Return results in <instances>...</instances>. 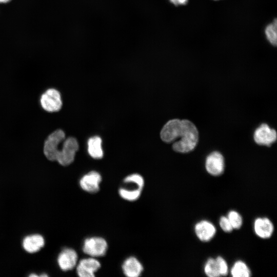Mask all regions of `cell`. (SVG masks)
<instances>
[{"mask_svg": "<svg viewBox=\"0 0 277 277\" xmlns=\"http://www.w3.org/2000/svg\"><path fill=\"white\" fill-rule=\"evenodd\" d=\"M142 190L137 187H121L118 190V193L124 200L133 202L138 199L141 195Z\"/></svg>", "mask_w": 277, "mask_h": 277, "instance_id": "obj_17", "label": "cell"}, {"mask_svg": "<svg viewBox=\"0 0 277 277\" xmlns=\"http://www.w3.org/2000/svg\"><path fill=\"white\" fill-rule=\"evenodd\" d=\"M224 167V159L221 153L213 151L207 156L205 168L210 174L214 176L220 175L223 173Z\"/></svg>", "mask_w": 277, "mask_h": 277, "instance_id": "obj_8", "label": "cell"}, {"mask_svg": "<svg viewBox=\"0 0 277 277\" xmlns=\"http://www.w3.org/2000/svg\"><path fill=\"white\" fill-rule=\"evenodd\" d=\"M88 152L93 159H99L103 156L101 137L95 136L90 138L88 141Z\"/></svg>", "mask_w": 277, "mask_h": 277, "instance_id": "obj_16", "label": "cell"}, {"mask_svg": "<svg viewBox=\"0 0 277 277\" xmlns=\"http://www.w3.org/2000/svg\"><path fill=\"white\" fill-rule=\"evenodd\" d=\"M62 147L58 151L56 161L60 165L66 166L71 164L75 158L76 151L78 149L77 140L69 137L63 141Z\"/></svg>", "mask_w": 277, "mask_h": 277, "instance_id": "obj_3", "label": "cell"}, {"mask_svg": "<svg viewBox=\"0 0 277 277\" xmlns=\"http://www.w3.org/2000/svg\"><path fill=\"white\" fill-rule=\"evenodd\" d=\"M182 124V120L173 119L169 121L163 127L160 136L165 142L171 143L176 140Z\"/></svg>", "mask_w": 277, "mask_h": 277, "instance_id": "obj_11", "label": "cell"}, {"mask_svg": "<svg viewBox=\"0 0 277 277\" xmlns=\"http://www.w3.org/2000/svg\"><path fill=\"white\" fill-rule=\"evenodd\" d=\"M276 19L267 26L265 29V34L269 42L274 46L277 43V31H276Z\"/></svg>", "mask_w": 277, "mask_h": 277, "instance_id": "obj_20", "label": "cell"}, {"mask_svg": "<svg viewBox=\"0 0 277 277\" xmlns=\"http://www.w3.org/2000/svg\"><path fill=\"white\" fill-rule=\"evenodd\" d=\"M177 138H179V140L172 145V148L175 151L187 153L193 150L199 140V132L194 124L187 120H182Z\"/></svg>", "mask_w": 277, "mask_h": 277, "instance_id": "obj_1", "label": "cell"}, {"mask_svg": "<svg viewBox=\"0 0 277 277\" xmlns=\"http://www.w3.org/2000/svg\"><path fill=\"white\" fill-rule=\"evenodd\" d=\"M11 0H0L1 4H6L10 2Z\"/></svg>", "mask_w": 277, "mask_h": 277, "instance_id": "obj_26", "label": "cell"}, {"mask_svg": "<svg viewBox=\"0 0 277 277\" xmlns=\"http://www.w3.org/2000/svg\"><path fill=\"white\" fill-rule=\"evenodd\" d=\"M45 245V239L38 234H34L26 236L23 241L24 249L30 253L39 251Z\"/></svg>", "mask_w": 277, "mask_h": 277, "instance_id": "obj_15", "label": "cell"}, {"mask_svg": "<svg viewBox=\"0 0 277 277\" xmlns=\"http://www.w3.org/2000/svg\"><path fill=\"white\" fill-rule=\"evenodd\" d=\"M101 181V174L96 171H92L81 177L79 184L84 191L93 193L99 190Z\"/></svg>", "mask_w": 277, "mask_h": 277, "instance_id": "obj_10", "label": "cell"}, {"mask_svg": "<svg viewBox=\"0 0 277 277\" xmlns=\"http://www.w3.org/2000/svg\"><path fill=\"white\" fill-rule=\"evenodd\" d=\"M107 249V241L105 239L100 236L87 238L85 240L82 247L84 253L95 258L104 256Z\"/></svg>", "mask_w": 277, "mask_h": 277, "instance_id": "obj_4", "label": "cell"}, {"mask_svg": "<svg viewBox=\"0 0 277 277\" xmlns=\"http://www.w3.org/2000/svg\"><path fill=\"white\" fill-rule=\"evenodd\" d=\"M122 270L127 277H138L143 271V266L139 260L134 256L127 258L122 264Z\"/></svg>", "mask_w": 277, "mask_h": 277, "instance_id": "obj_14", "label": "cell"}, {"mask_svg": "<svg viewBox=\"0 0 277 277\" xmlns=\"http://www.w3.org/2000/svg\"><path fill=\"white\" fill-rule=\"evenodd\" d=\"M233 229H239L242 225L243 220L241 215L237 212L234 210L230 211L227 215Z\"/></svg>", "mask_w": 277, "mask_h": 277, "instance_id": "obj_22", "label": "cell"}, {"mask_svg": "<svg viewBox=\"0 0 277 277\" xmlns=\"http://www.w3.org/2000/svg\"><path fill=\"white\" fill-rule=\"evenodd\" d=\"M220 226L222 229L226 232H230L232 231L233 228L227 217L222 216L220 219Z\"/></svg>", "mask_w": 277, "mask_h": 277, "instance_id": "obj_24", "label": "cell"}, {"mask_svg": "<svg viewBox=\"0 0 277 277\" xmlns=\"http://www.w3.org/2000/svg\"><path fill=\"white\" fill-rule=\"evenodd\" d=\"M101 266L100 262L95 258L83 259L76 265V273L80 277H94Z\"/></svg>", "mask_w": 277, "mask_h": 277, "instance_id": "obj_7", "label": "cell"}, {"mask_svg": "<svg viewBox=\"0 0 277 277\" xmlns=\"http://www.w3.org/2000/svg\"><path fill=\"white\" fill-rule=\"evenodd\" d=\"M254 230L256 234L262 239L271 236L274 227L272 223L267 217H258L254 222Z\"/></svg>", "mask_w": 277, "mask_h": 277, "instance_id": "obj_13", "label": "cell"}, {"mask_svg": "<svg viewBox=\"0 0 277 277\" xmlns=\"http://www.w3.org/2000/svg\"><path fill=\"white\" fill-rule=\"evenodd\" d=\"M170 2L174 5H185L188 2V0H169Z\"/></svg>", "mask_w": 277, "mask_h": 277, "instance_id": "obj_25", "label": "cell"}, {"mask_svg": "<svg viewBox=\"0 0 277 277\" xmlns=\"http://www.w3.org/2000/svg\"><path fill=\"white\" fill-rule=\"evenodd\" d=\"M78 255L72 248L64 249L59 254L57 262L60 268L67 271L73 269L77 264Z\"/></svg>", "mask_w": 277, "mask_h": 277, "instance_id": "obj_9", "label": "cell"}, {"mask_svg": "<svg viewBox=\"0 0 277 277\" xmlns=\"http://www.w3.org/2000/svg\"><path fill=\"white\" fill-rule=\"evenodd\" d=\"M65 138V133L62 129H57L48 136L44 144L43 152L48 160L56 161L59 145Z\"/></svg>", "mask_w": 277, "mask_h": 277, "instance_id": "obj_2", "label": "cell"}, {"mask_svg": "<svg viewBox=\"0 0 277 277\" xmlns=\"http://www.w3.org/2000/svg\"><path fill=\"white\" fill-rule=\"evenodd\" d=\"M124 183L133 185L134 187H139L142 189L144 186L143 177L137 173L131 174L127 176L124 180Z\"/></svg>", "mask_w": 277, "mask_h": 277, "instance_id": "obj_21", "label": "cell"}, {"mask_svg": "<svg viewBox=\"0 0 277 277\" xmlns=\"http://www.w3.org/2000/svg\"><path fill=\"white\" fill-rule=\"evenodd\" d=\"M231 274L233 277H249L251 275V271L244 262L238 261L231 269Z\"/></svg>", "mask_w": 277, "mask_h": 277, "instance_id": "obj_18", "label": "cell"}, {"mask_svg": "<svg viewBox=\"0 0 277 277\" xmlns=\"http://www.w3.org/2000/svg\"><path fill=\"white\" fill-rule=\"evenodd\" d=\"M220 275L226 276L228 274V267L226 261L221 256L216 258Z\"/></svg>", "mask_w": 277, "mask_h": 277, "instance_id": "obj_23", "label": "cell"}, {"mask_svg": "<svg viewBox=\"0 0 277 277\" xmlns=\"http://www.w3.org/2000/svg\"><path fill=\"white\" fill-rule=\"evenodd\" d=\"M195 233L201 241L211 240L216 233V228L211 222L203 220L197 223L194 227Z\"/></svg>", "mask_w": 277, "mask_h": 277, "instance_id": "obj_12", "label": "cell"}, {"mask_svg": "<svg viewBox=\"0 0 277 277\" xmlns=\"http://www.w3.org/2000/svg\"><path fill=\"white\" fill-rule=\"evenodd\" d=\"M39 102L42 108L50 113L58 111L63 105L61 94L54 88L47 89L41 95Z\"/></svg>", "mask_w": 277, "mask_h": 277, "instance_id": "obj_5", "label": "cell"}, {"mask_svg": "<svg viewBox=\"0 0 277 277\" xmlns=\"http://www.w3.org/2000/svg\"><path fill=\"white\" fill-rule=\"evenodd\" d=\"M204 272L209 277L221 276L215 259L209 258L207 260L204 266Z\"/></svg>", "mask_w": 277, "mask_h": 277, "instance_id": "obj_19", "label": "cell"}, {"mask_svg": "<svg viewBox=\"0 0 277 277\" xmlns=\"http://www.w3.org/2000/svg\"><path fill=\"white\" fill-rule=\"evenodd\" d=\"M276 132L265 123L261 124L254 132L253 138L258 145L270 146L276 140Z\"/></svg>", "mask_w": 277, "mask_h": 277, "instance_id": "obj_6", "label": "cell"}]
</instances>
